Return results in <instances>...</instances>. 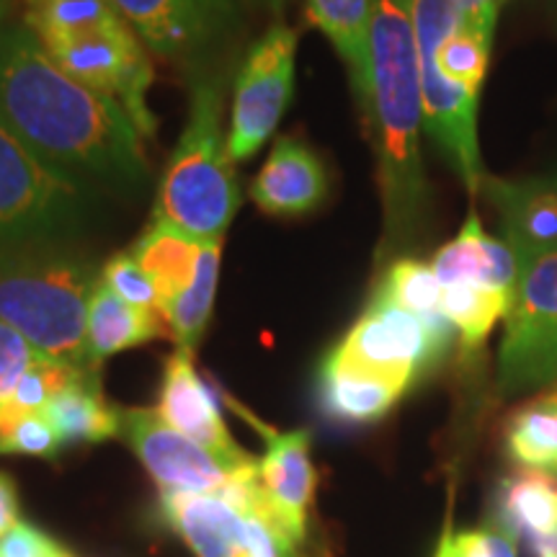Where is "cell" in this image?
I'll use <instances>...</instances> for the list:
<instances>
[{
	"mask_svg": "<svg viewBox=\"0 0 557 557\" xmlns=\"http://www.w3.org/2000/svg\"><path fill=\"white\" fill-rule=\"evenodd\" d=\"M364 122L385 209V243L395 250L421 233L429 218L431 189L423 171L421 62L413 26L400 0H374L369 94Z\"/></svg>",
	"mask_w": 557,
	"mask_h": 557,
	"instance_id": "2",
	"label": "cell"
},
{
	"mask_svg": "<svg viewBox=\"0 0 557 557\" xmlns=\"http://www.w3.org/2000/svg\"><path fill=\"white\" fill-rule=\"evenodd\" d=\"M513 295L483 284H449L442 287V308L455 325L465 351H478L491 336L493 325L506 318Z\"/></svg>",
	"mask_w": 557,
	"mask_h": 557,
	"instance_id": "29",
	"label": "cell"
},
{
	"mask_svg": "<svg viewBox=\"0 0 557 557\" xmlns=\"http://www.w3.org/2000/svg\"><path fill=\"white\" fill-rule=\"evenodd\" d=\"M549 178H553V184L557 186V173H555V176H549Z\"/></svg>",
	"mask_w": 557,
	"mask_h": 557,
	"instance_id": "42",
	"label": "cell"
},
{
	"mask_svg": "<svg viewBox=\"0 0 557 557\" xmlns=\"http://www.w3.org/2000/svg\"><path fill=\"white\" fill-rule=\"evenodd\" d=\"M120 436L145 465L163 493H214L240 475L250 465H230L212 451L199 447L189 436L171 429L158 410H120Z\"/></svg>",
	"mask_w": 557,
	"mask_h": 557,
	"instance_id": "10",
	"label": "cell"
},
{
	"mask_svg": "<svg viewBox=\"0 0 557 557\" xmlns=\"http://www.w3.org/2000/svg\"><path fill=\"white\" fill-rule=\"evenodd\" d=\"M374 0H308V18L329 37L346 62L359 103L369 94V52H372Z\"/></svg>",
	"mask_w": 557,
	"mask_h": 557,
	"instance_id": "22",
	"label": "cell"
},
{
	"mask_svg": "<svg viewBox=\"0 0 557 557\" xmlns=\"http://www.w3.org/2000/svg\"><path fill=\"white\" fill-rule=\"evenodd\" d=\"M158 413L171 429L181 431L225 462L238 465V468L253 462V457H248L230 436L214 395L209 393V387L194 369L191 354L176 351L165 361Z\"/></svg>",
	"mask_w": 557,
	"mask_h": 557,
	"instance_id": "12",
	"label": "cell"
},
{
	"mask_svg": "<svg viewBox=\"0 0 557 557\" xmlns=\"http://www.w3.org/2000/svg\"><path fill=\"white\" fill-rule=\"evenodd\" d=\"M47 359L9 323L0 320V403L9 400L26 369Z\"/></svg>",
	"mask_w": 557,
	"mask_h": 557,
	"instance_id": "33",
	"label": "cell"
},
{
	"mask_svg": "<svg viewBox=\"0 0 557 557\" xmlns=\"http://www.w3.org/2000/svg\"><path fill=\"white\" fill-rule=\"evenodd\" d=\"M21 524L18 521V493H16V483L0 472V540L16 529Z\"/></svg>",
	"mask_w": 557,
	"mask_h": 557,
	"instance_id": "37",
	"label": "cell"
},
{
	"mask_svg": "<svg viewBox=\"0 0 557 557\" xmlns=\"http://www.w3.org/2000/svg\"><path fill=\"white\" fill-rule=\"evenodd\" d=\"M506 451L524 470L557 475V389L508 418Z\"/></svg>",
	"mask_w": 557,
	"mask_h": 557,
	"instance_id": "26",
	"label": "cell"
},
{
	"mask_svg": "<svg viewBox=\"0 0 557 557\" xmlns=\"http://www.w3.org/2000/svg\"><path fill=\"white\" fill-rule=\"evenodd\" d=\"M9 3L11 0H0V26H3V16H5V11H9Z\"/></svg>",
	"mask_w": 557,
	"mask_h": 557,
	"instance_id": "41",
	"label": "cell"
},
{
	"mask_svg": "<svg viewBox=\"0 0 557 557\" xmlns=\"http://www.w3.org/2000/svg\"><path fill=\"white\" fill-rule=\"evenodd\" d=\"M496 517L537 557H557V478L524 470L498 487Z\"/></svg>",
	"mask_w": 557,
	"mask_h": 557,
	"instance_id": "17",
	"label": "cell"
},
{
	"mask_svg": "<svg viewBox=\"0 0 557 557\" xmlns=\"http://www.w3.org/2000/svg\"><path fill=\"white\" fill-rule=\"evenodd\" d=\"M169 320L152 308H137L116 297L107 284L96 282L88 299V361L99 369L103 359L152 338L169 336Z\"/></svg>",
	"mask_w": 557,
	"mask_h": 557,
	"instance_id": "18",
	"label": "cell"
},
{
	"mask_svg": "<svg viewBox=\"0 0 557 557\" xmlns=\"http://www.w3.org/2000/svg\"><path fill=\"white\" fill-rule=\"evenodd\" d=\"M480 189L496 209L504 240L521 263L557 253V186L540 178H487Z\"/></svg>",
	"mask_w": 557,
	"mask_h": 557,
	"instance_id": "13",
	"label": "cell"
},
{
	"mask_svg": "<svg viewBox=\"0 0 557 557\" xmlns=\"http://www.w3.org/2000/svg\"><path fill=\"white\" fill-rule=\"evenodd\" d=\"M41 416L58 431L62 447L70 444H96L120 436V410L103 400L96 369H81Z\"/></svg>",
	"mask_w": 557,
	"mask_h": 557,
	"instance_id": "21",
	"label": "cell"
},
{
	"mask_svg": "<svg viewBox=\"0 0 557 557\" xmlns=\"http://www.w3.org/2000/svg\"><path fill=\"white\" fill-rule=\"evenodd\" d=\"M94 189L50 169L0 124V250L62 243L86 225Z\"/></svg>",
	"mask_w": 557,
	"mask_h": 557,
	"instance_id": "5",
	"label": "cell"
},
{
	"mask_svg": "<svg viewBox=\"0 0 557 557\" xmlns=\"http://www.w3.org/2000/svg\"><path fill=\"white\" fill-rule=\"evenodd\" d=\"M444 354L447 351L436 344L421 318L398 305L372 297L364 315L354 323V329L325 361L346 372L408 389Z\"/></svg>",
	"mask_w": 557,
	"mask_h": 557,
	"instance_id": "7",
	"label": "cell"
},
{
	"mask_svg": "<svg viewBox=\"0 0 557 557\" xmlns=\"http://www.w3.org/2000/svg\"><path fill=\"white\" fill-rule=\"evenodd\" d=\"M506 0H457V9H459V18L468 16V13H475V11H483V9H491V5H496L500 9Z\"/></svg>",
	"mask_w": 557,
	"mask_h": 557,
	"instance_id": "39",
	"label": "cell"
},
{
	"mask_svg": "<svg viewBox=\"0 0 557 557\" xmlns=\"http://www.w3.org/2000/svg\"><path fill=\"white\" fill-rule=\"evenodd\" d=\"M233 165L222 132V88L199 81L189 122L160 181L156 214L199 243L222 240L243 201Z\"/></svg>",
	"mask_w": 557,
	"mask_h": 557,
	"instance_id": "4",
	"label": "cell"
},
{
	"mask_svg": "<svg viewBox=\"0 0 557 557\" xmlns=\"http://www.w3.org/2000/svg\"><path fill=\"white\" fill-rule=\"evenodd\" d=\"M243 557H295L253 511H243Z\"/></svg>",
	"mask_w": 557,
	"mask_h": 557,
	"instance_id": "36",
	"label": "cell"
},
{
	"mask_svg": "<svg viewBox=\"0 0 557 557\" xmlns=\"http://www.w3.org/2000/svg\"><path fill=\"white\" fill-rule=\"evenodd\" d=\"M406 389L389 382L346 372L323 361L318 380V395L323 413L348 426H367L393 410Z\"/></svg>",
	"mask_w": 557,
	"mask_h": 557,
	"instance_id": "23",
	"label": "cell"
},
{
	"mask_svg": "<svg viewBox=\"0 0 557 557\" xmlns=\"http://www.w3.org/2000/svg\"><path fill=\"white\" fill-rule=\"evenodd\" d=\"M496 5L491 9L468 13L459 18V26L444 39V45L436 52L438 75L459 86L478 88L483 86L487 62H491L493 32L498 21Z\"/></svg>",
	"mask_w": 557,
	"mask_h": 557,
	"instance_id": "25",
	"label": "cell"
},
{
	"mask_svg": "<svg viewBox=\"0 0 557 557\" xmlns=\"http://www.w3.org/2000/svg\"><path fill=\"white\" fill-rule=\"evenodd\" d=\"M329 197V173L308 143L278 137L250 184V199L269 218H305Z\"/></svg>",
	"mask_w": 557,
	"mask_h": 557,
	"instance_id": "14",
	"label": "cell"
},
{
	"mask_svg": "<svg viewBox=\"0 0 557 557\" xmlns=\"http://www.w3.org/2000/svg\"><path fill=\"white\" fill-rule=\"evenodd\" d=\"M96 269L62 243L0 250V320L41 357L67 367L88 361V299Z\"/></svg>",
	"mask_w": 557,
	"mask_h": 557,
	"instance_id": "3",
	"label": "cell"
},
{
	"mask_svg": "<svg viewBox=\"0 0 557 557\" xmlns=\"http://www.w3.org/2000/svg\"><path fill=\"white\" fill-rule=\"evenodd\" d=\"M413 26L418 62H421V94L426 114H444L465 99V86L438 75L436 52L459 26L457 0H400Z\"/></svg>",
	"mask_w": 557,
	"mask_h": 557,
	"instance_id": "20",
	"label": "cell"
},
{
	"mask_svg": "<svg viewBox=\"0 0 557 557\" xmlns=\"http://www.w3.org/2000/svg\"><path fill=\"white\" fill-rule=\"evenodd\" d=\"M201 246L197 238L173 225L165 218L156 214L152 225L145 230L143 238L129 250L135 256L145 274L158 289V310L160 315H169L173 302L191 287L197 263L201 256Z\"/></svg>",
	"mask_w": 557,
	"mask_h": 557,
	"instance_id": "19",
	"label": "cell"
},
{
	"mask_svg": "<svg viewBox=\"0 0 557 557\" xmlns=\"http://www.w3.org/2000/svg\"><path fill=\"white\" fill-rule=\"evenodd\" d=\"M101 282L114 292L116 297H122L124 302L137 305V308H152L158 310V289L150 282V276L145 274L135 256L129 253H116L107 261V267L101 271ZM160 312V310H158Z\"/></svg>",
	"mask_w": 557,
	"mask_h": 557,
	"instance_id": "32",
	"label": "cell"
},
{
	"mask_svg": "<svg viewBox=\"0 0 557 557\" xmlns=\"http://www.w3.org/2000/svg\"><path fill=\"white\" fill-rule=\"evenodd\" d=\"M160 508L197 557H243V511L220 491L163 493Z\"/></svg>",
	"mask_w": 557,
	"mask_h": 557,
	"instance_id": "16",
	"label": "cell"
},
{
	"mask_svg": "<svg viewBox=\"0 0 557 557\" xmlns=\"http://www.w3.org/2000/svg\"><path fill=\"white\" fill-rule=\"evenodd\" d=\"M470 553V532H455L451 521H447L442 540H438L434 557H468Z\"/></svg>",
	"mask_w": 557,
	"mask_h": 557,
	"instance_id": "38",
	"label": "cell"
},
{
	"mask_svg": "<svg viewBox=\"0 0 557 557\" xmlns=\"http://www.w3.org/2000/svg\"><path fill=\"white\" fill-rule=\"evenodd\" d=\"M81 369L88 367H67L60 361L41 359L37 364L26 369L24 377L18 380L16 389L11 393L9 400L0 403V408L11 410V413H41L54 395L67 385Z\"/></svg>",
	"mask_w": 557,
	"mask_h": 557,
	"instance_id": "31",
	"label": "cell"
},
{
	"mask_svg": "<svg viewBox=\"0 0 557 557\" xmlns=\"http://www.w3.org/2000/svg\"><path fill=\"white\" fill-rule=\"evenodd\" d=\"M297 32L274 24L250 47L233 94L227 152L233 163L250 160L267 145L295 94Z\"/></svg>",
	"mask_w": 557,
	"mask_h": 557,
	"instance_id": "8",
	"label": "cell"
},
{
	"mask_svg": "<svg viewBox=\"0 0 557 557\" xmlns=\"http://www.w3.org/2000/svg\"><path fill=\"white\" fill-rule=\"evenodd\" d=\"M517 534L496 513L480 529L470 532L468 557H517Z\"/></svg>",
	"mask_w": 557,
	"mask_h": 557,
	"instance_id": "35",
	"label": "cell"
},
{
	"mask_svg": "<svg viewBox=\"0 0 557 557\" xmlns=\"http://www.w3.org/2000/svg\"><path fill=\"white\" fill-rule=\"evenodd\" d=\"M557 380V253L521 263L498 351L500 395L547 387Z\"/></svg>",
	"mask_w": 557,
	"mask_h": 557,
	"instance_id": "6",
	"label": "cell"
},
{
	"mask_svg": "<svg viewBox=\"0 0 557 557\" xmlns=\"http://www.w3.org/2000/svg\"><path fill=\"white\" fill-rule=\"evenodd\" d=\"M243 3L256 5V9H269V11H282L287 5V0H243Z\"/></svg>",
	"mask_w": 557,
	"mask_h": 557,
	"instance_id": "40",
	"label": "cell"
},
{
	"mask_svg": "<svg viewBox=\"0 0 557 557\" xmlns=\"http://www.w3.org/2000/svg\"><path fill=\"white\" fill-rule=\"evenodd\" d=\"M24 24L41 45L124 24L109 0H24Z\"/></svg>",
	"mask_w": 557,
	"mask_h": 557,
	"instance_id": "27",
	"label": "cell"
},
{
	"mask_svg": "<svg viewBox=\"0 0 557 557\" xmlns=\"http://www.w3.org/2000/svg\"><path fill=\"white\" fill-rule=\"evenodd\" d=\"M434 274L442 287L449 284H483V287L517 292L521 261L504 238H493L483 230L478 212H470L468 222L455 240L436 250Z\"/></svg>",
	"mask_w": 557,
	"mask_h": 557,
	"instance_id": "15",
	"label": "cell"
},
{
	"mask_svg": "<svg viewBox=\"0 0 557 557\" xmlns=\"http://www.w3.org/2000/svg\"><path fill=\"white\" fill-rule=\"evenodd\" d=\"M0 124L73 181L132 191L148 181L143 135L120 103L62 70L29 26H0Z\"/></svg>",
	"mask_w": 557,
	"mask_h": 557,
	"instance_id": "1",
	"label": "cell"
},
{
	"mask_svg": "<svg viewBox=\"0 0 557 557\" xmlns=\"http://www.w3.org/2000/svg\"><path fill=\"white\" fill-rule=\"evenodd\" d=\"M220 259H222V240H209L201 246V256L197 263L191 287L181 295L173 308L169 310V329L173 341L178 344V351L191 354L197 351L205 331L214 310V295H218L220 278Z\"/></svg>",
	"mask_w": 557,
	"mask_h": 557,
	"instance_id": "28",
	"label": "cell"
},
{
	"mask_svg": "<svg viewBox=\"0 0 557 557\" xmlns=\"http://www.w3.org/2000/svg\"><path fill=\"white\" fill-rule=\"evenodd\" d=\"M374 297L398 305V308L421 318L444 351L455 341L457 331L442 308V284H438L434 269L429 263L416 259H400L389 263Z\"/></svg>",
	"mask_w": 557,
	"mask_h": 557,
	"instance_id": "24",
	"label": "cell"
},
{
	"mask_svg": "<svg viewBox=\"0 0 557 557\" xmlns=\"http://www.w3.org/2000/svg\"><path fill=\"white\" fill-rule=\"evenodd\" d=\"M52 537L32 524H18L0 540V557H67Z\"/></svg>",
	"mask_w": 557,
	"mask_h": 557,
	"instance_id": "34",
	"label": "cell"
},
{
	"mask_svg": "<svg viewBox=\"0 0 557 557\" xmlns=\"http://www.w3.org/2000/svg\"><path fill=\"white\" fill-rule=\"evenodd\" d=\"M158 58L197 65L240 24L238 0H109Z\"/></svg>",
	"mask_w": 557,
	"mask_h": 557,
	"instance_id": "9",
	"label": "cell"
},
{
	"mask_svg": "<svg viewBox=\"0 0 557 557\" xmlns=\"http://www.w3.org/2000/svg\"><path fill=\"white\" fill-rule=\"evenodd\" d=\"M67 557H73V555H67Z\"/></svg>",
	"mask_w": 557,
	"mask_h": 557,
	"instance_id": "43",
	"label": "cell"
},
{
	"mask_svg": "<svg viewBox=\"0 0 557 557\" xmlns=\"http://www.w3.org/2000/svg\"><path fill=\"white\" fill-rule=\"evenodd\" d=\"M253 423L267 436V455L259 462L261 496L256 500L253 513L267 521L284 547L295 553V547L302 545L308 534V513L315 493L310 434L302 429L282 434L259 421Z\"/></svg>",
	"mask_w": 557,
	"mask_h": 557,
	"instance_id": "11",
	"label": "cell"
},
{
	"mask_svg": "<svg viewBox=\"0 0 557 557\" xmlns=\"http://www.w3.org/2000/svg\"><path fill=\"white\" fill-rule=\"evenodd\" d=\"M62 442L41 413H11L0 408V455H29L54 459Z\"/></svg>",
	"mask_w": 557,
	"mask_h": 557,
	"instance_id": "30",
	"label": "cell"
}]
</instances>
